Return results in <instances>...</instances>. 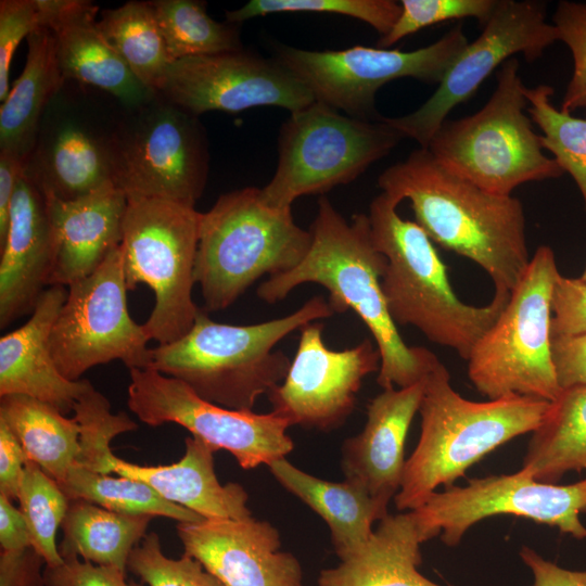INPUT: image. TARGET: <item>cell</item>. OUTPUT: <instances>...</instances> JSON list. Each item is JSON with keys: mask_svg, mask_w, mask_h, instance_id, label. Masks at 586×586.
I'll return each mask as SVG.
<instances>
[{"mask_svg": "<svg viewBox=\"0 0 586 586\" xmlns=\"http://www.w3.org/2000/svg\"><path fill=\"white\" fill-rule=\"evenodd\" d=\"M208 173L203 126L158 93L120 107L113 140V183L127 198L161 199L194 207Z\"/></svg>", "mask_w": 586, "mask_h": 586, "instance_id": "11", "label": "cell"}, {"mask_svg": "<svg viewBox=\"0 0 586 586\" xmlns=\"http://www.w3.org/2000/svg\"><path fill=\"white\" fill-rule=\"evenodd\" d=\"M41 25L55 42L65 80L92 87L123 106H137L157 93L145 87L107 41L98 25L99 7L85 0H36Z\"/></svg>", "mask_w": 586, "mask_h": 586, "instance_id": "21", "label": "cell"}, {"mask_svg": "<svg viewBox=\"0 0 586 586\" xmlns=\"http://www.w3.org/2000/svg\"><path fill=\"white\" fill-rule=\"evenodd\" d=\"M0 545L1 551H21L31 547L24 514L4 495H0Z\"/></svg>", "mask_w": 586, "mask_h": 586, "instance_id": "50", "label": "cell"}, {"mask_svg": "<svg viewBox=\"0 0 586 586\" xmlns=\"http://www.w3.org/2000/svg\"><path fill=\"white\" fill-rule=\"evenodd\" d=\"M410 512L423 542L441 535L449 547L458 545L475 523L499 514L532 520L586 539V526L579 518L586 513V479L566 485L545 483L522 468L512 474L475 477L466 486L446 487Z\"/></svg>", "mask_w": 586, "mask_h": 586, "instance_id": "15", "label": "cell"}, {"mask_svg": "<svg viewBox=\"0 0 586 586\" xmlns=\"http://www.w3.org/2000/svg\"><path fill=\"white\" fill-rule=\"evenodd\" d=\"M550 402L511 395L472 402L457 393L440 360L424 380L419 407L421 432L406 460L394 497L399 511L421 507L443 485L453 486L487 454L519 435L534 432Z\"/></svg>", "mask_w": 586, "mask_h": 586, "instance_id": "4", "label": "cell"}, {"mask_svg": "<svg viewBox=\"0 0 586 586\" xmlns=\"http://www.w3.org/2000/svg\"><path fill=\"white\" fill-rule=\"evenodd\" d=\"M73 412L80 425L81 447L75 466L94 472H98L103 458L112 451L111 441L119 434L138 428L127 413L112 412L109 399L92 384L77 399Z\"/></svg>", "mask_w": 586, "mask_h": 586, "instance_id": "39", "label": "cell"}, {"mask_svg": "<svg viewBox=\"0 0 586 586\" xmlns=\"http://www.w3.org/2000/svg\"><path fill=\"white\" fill-rule=\"evenodd\" d=\"M310 230L292 208L267 205L260 189L246 187L218 198L202 213L194 280L206 311L224 310L263 276L284 273L307 255Z\"/></svg>", "mask_w": 586, "mask_h": 586, "instance_id": "6", "label": "cell"}, {"mask_svg": "<svg viewBox=\"0 0 586 586\" xmlns=\"http://www.w3.org/2000/svg\"><path fill=\"white\" fill-rule=\"evenodd\" d=\"M54 258L49 286L91 275L123 241L127 196L114 183L75 200L46 195Z\"/></svg>", "mask_w": 586, "mask_h": 586, "instance_id": "24", "label": "cell"}, {"mask_svg": "<svg viewBox=\"0 0 586 586\" xmlns=\"http://www.w3.org/2000/svg\"><path fill=\"white\" fill-rule=\"evenodd\" d=\"M43 565V558L33 547L1 551L0 586H46Z\"/></svg>", "mask_w": 586, "mask_h": 586, "instance_id": "47", "label": "cell"}, {"mask_svg": "<svg viewBox=\"0 0 586 586\" xmlns=\"http://www.w3.org/2000/svg\"><path fill=\"white\" fill-rule=\"evenodd\" d=\"M0 252V327L3 329L34 311L49 288L54 258L46 195L24 169L16 183Z\"/></svg>", "mask_w": 586, "mask_h": 586, "instance_id": "23", "label": "cell"}, {"mask_svg": "<svg viewBox=\"0 0 586 586\" xmlns=\"http://www.w3.org/2000/svg\"><path fill=\"white\" fill-rule=\"evenodd\" d=\"M129 373L128 407L150 426L179 424L216 450L229 451L244 470L269 466L294 449L286 434L289 421L272 411L255 413L216 405L152 368Z\"/></svg>", "mask_w": 586, "mask_h": 586, "instance_id": "16", "label": "cell"}, {"mask_svg": "<svg viewBox=\"0 0 586 586\" xmlns=\"http://www.w3.org/2000/svg\"><path fill=\"white\" fill-rule=\"evenodd\" d=\"M424 380L407 387L385 388L373 397L362 431L342 445L345 481L365 489L386 512L400 488L405 442L419 411Z\"/></svg>", "mask_w": 586, "mask_h": 586, "instance_id": "22", "label": "cell"}, {"mask_svg": "<svg viewBox=\"0 0 586 586\" xmlns=\"http://www.w3.org/2000/svg\"><path fill=\"white\" fill-rule=\"evenodd\" d=\"M27 460L17 438L4 422L0 421V495L11 500L18 498Z\"/></svg>", "mask_w": 586, "mask_h": 586, "instance_id": "48", "label": "cell"}, {"mask_svg": "<svg viewBox=\"0 0 586 586\" xmlns=\"http://www.w3.org/2000/svg\"><path fill=\"white\" fill-rule=\"evenodd\" d=\"M496 78L486 104L472 115L447 118L426 149L454 175L489 193L510 196L523 183L564 173L544 153L540 135L526 114V87L518 59L507 60Z\"/></svg>", "mask_w": 586, "mask_h": 586, "instance_id": "7", "label": "cell"}, {"mask_svg": "<svg viewBox=\"0 0 586 586\" xmlns=\"http://www.w3.org/2000/svg\"><path fill=\"white\" fill-rule=\"evenodd\" d=\"M400 11V3L394 0H251L237 10L227 11L226 18L239 25L273 13H332L362 21L384 36Z\"/></svg>", "mask_w": 586, "mask_h": 586, "instance_id": "38", "label": "cell"}, {"mask_svg": "<svg viewBox=\"0 0 586 586\" xmlns=\"http://www.w3.org/2000/svg\"><path fill=\"white\" fill-rule=\"evenodd\" d=\"M268 467L282 487L328 524L340 561L357 552L371 537L373 523L388 514L365 489L348 481L321 480L285 458L275 460Z\"/></svg>", "mask_w": 586, "mask_h": 586, "instance_id": "28", "label": "cell"}, {"mask_svg": "<svg viewBox=\"0 0 586 586\" xmlns=\"http://www.w3.org/2000/svg\"><path fill=\"white\" fill-rule=\"evenodd\" d=\"M545 483L586 470V386L562 390L533 432L523 466Z\"/></svg>", "mask_w": 586, "mask_h": 586, "instance_id": "32", "label": "cell"}, {"mask_svg": "<svg viewBox=\"0 0 586 586\" xmlns=\"http://www.w3.org/2000/svg\"><path fill=\"white\" fill-rule=\"evenodd\" d=\"M0 421L17 438L28 460L56 483L77 462L81 451L80 425L52 405L26 395H3Z\"/></svg>", "mask_w": 586, "mask_h": 586, "instance_id": "30", "label": "cell"}, {"mask_svg": "<svg viewBox=\"0 0 586 586\" xmlns=\"http://www.w3.org/2000/svg\"><path fill=\"white\" fill-rule=\"evenodd\" d=\"M176 528L183 553L225 586H304L300 561L280 550V534L268 521L203 519Z\"/></svg>", "mask_w": 586, "mask_h": 586, "instance_id": "20", "label": "cell"}, {"mask_svg": "<svg viewBox=\"0 0 586 586\" xmlns=\"http://www.w3.org/2000/svg\"><path fill=\"white\" fill-rule=\"evenodd\" d=\"M551 360L561 390L586 386V332L551 336Z\"/></svg>", "mask_w": 586, "mask_h": 586, "instance_id": "46", "label": "cell"}, {"mask_svg": "<svg viewBox=\"0 0 586 586\" xmlns=\"http://www.w3.org/2000/svg\"><path fill=\"white\" fill-rule=\"evenodd\" d=\"M520 558L532 571L534 582L531 586H586V570L561 568L526 546L521 548Z\"/></svg>", "mask_w": 586, "mask_h": 586, "instance_id": "49", "label": "cell"}, {"mask_svg": "<svg viewBox=\"0 0 586 586\" xmlns=\"http://www.w3.org/2000/svg\"><path fill=\"white\" fill-rule=\"evenodd\" d=\"M552 94L553 89L548 85L526 88V111L542 130L543 148L575 181L586 212V118L556 107L551 103Z\"/></svg>", "mask_w": 586, "mask_h": 586, "instance_id": "36", "label": "cell"}, {"mask_svg": "<svg viewBox=\"0 0 586 586\" xmlns=\"http://www.w3.org/2000/svg\"><path fill=\"white\" fill-rule=\"evenodd\" d=\"M552 24L573 60L572 76L559 107L572 114L578 109L586 110V3L560 1Z\"/></svg>", "mask_w": 586, "mask_h": 586, "instance_id": "42", "label": "cell"}, {"mask_svg": "<svg viewBox=\"0 0 586 586\" xmlns=\"http://www.w3.org/2000/svg\"><path fill=\"white\" fill-rule=\"evenodd\" d=\"M402 139L382 117L354 118L315 100L283 123L277 169L260 189L262 199L271 207L292 208L301 196L355 180Z\"/></svg>", "mask_w": 586, "mask_h": 586, "instance_id": "10", "label": "cell"}, {"mask_svg": "<svg viewBox=\"0 0 586 586\" xmlns=\"http://www.w3.org/2000/svg\"><path fill=\"white\" fill-rule=\"evenodd\" d=\"M422 543L410 511L387 514L357 552L320 571L318 586H442L418 571Z\"/></svg>", "mask_w": 586, "mask_h": 586, "instance_id": "27", "label": "cell"}, {"mask_svg": "<svg viewBox=\"0 0 586 586\" xmlns=\"http://www.w3.org/2000/svg\"><path fill=\"white\" fill-rule=\"evenodd\" d=\"M46 586H144L129 582L126 571L111 565H98L73 556L55 566L44 565Z\"/></svg>", "mask_w": 586, "mask_h": 586, "instance_id": "45", "label": "cell"}, {"mask_svg": "<svg viewBox=\"0 0 586 586\" xmlns=\"http://www.w3.org/2000/svg\"><path fill=\"white\" fill-rule=\"evenodd\" d=\"M17 500L28 525L31 547L43 558L46 565L61 564L63 558L56 534L69 506L67 496L55 480L37 463L27 460Z\"/></svg>", "mask_w": 586, "mask_h": 586, "instance_id": "37", "label": "cell"}, {"mask_svg": "<svg viewBox=\"0 0 586 586\" xmlns=\"http://www.w3.org/2000/svg\"><path fill=\"white\" fill-rule=\"evenodd\" d=\"M171 62L243 49L239 25L213 20L198 0L149 1Z\"/></svg>", "mask_w": 586, "mask_h": 586, "instance_id": "34", "label": "cell"}, {"mask_svg": "<svg viewBox=\"0 0 586 586\" xmlns=\"http://www.w3.org/2000/svg\"><path fill=\"white\" fill-rule=\"evenodd\" d=\"M202 213L181 203L127 198L122 250L128 291L139 283L155 304L142 324L149 340L173 343L193 327L200 308L192 298Z\"/></svg>", "mask_w": 586, "mask_h": 586, "instance_id": "9", "label": "cell"}, {"mask_svg": "<svg viewBox=\"0 0 586 586\" xmlns=\"http://www.w3.org/2000/svg\"><path fill=\"white\" fill-rule=\"evenodd\" d=\"M556 255L540 245L504 310L474 345L468 375L488 399L519 395L556 400L560 388L551 360V294Z\"/></svg>", "mask_w": 586, "mask_h": 586, "instance_id": "8", "label": "cell"}, {"mask_svg": "<svg viewBox=\"0 0 586 586\" xmlns=\"http://www.w3.org/2000/svg\"><path fill=\"white\" fill-rule=\"evenodd\" d=\"M66 297L65 286L47 288L30 318L0 339V396H30L65 415L91 384L64 378L51 354V331Z\"/></svg>", "mask_w": 586, "mask_h": 586, "instance_id": "25", "label": "cell"}, {"mask_svg": "<svg viewBox=\"0 0 586 586\" xmlns=\"http://www.w3.org/2000/svg\"><path fill=\"white\" fill-rule=\"evenodd\" d=\"M184 455L166 466H140L116 457L113 451L102 460L98 473L144 482L166 500L182 506L204 519H245L251 511L249 495L237 483L221 484L215 472L209 444L195 436L184 440Z\"/></svg>", "mask_w": 586, "mask_h": 586, "instance_id": "26", "label": "cell"}, {"mask_svg": "<svg viewBox=\"0 0 586 586\" xmlns=\"http://www.w3.org/2000/svg\"><path fill=\"white\" fill-rule=\"evenodd\" d=\"M398 205L381 192L367 214L374 245L387 260L381 284L388 313L396 326H412L467 360L511 293L495 291L483 306L462 302L431 239L416 221L399 216Z\"/></svg>", "mask_w": 586, "mask_h": 586, "instance_id": "5", "label": "cell"}, {"mask_svg": "<svg viewBox=\"0 0 586 586\" xmlns=\"http://www.w3.org/2000/svg\"><path fill=\"white\" fill-rule=\"evenodd\" d=\"M586 332V284L558 273L551 294V336Z\"/></svg>", "mask_w": 586, "mask_h": 586, "instance_id": "44", "label": "cell"}, {"mask_svg": "<svg viewBox=\"0 0 586 586\" xmlns=\"http://www.w3.org/2000/svg\"><path fill=\"white\" fill-rule=\"evenodd\" d=\"M158 94L194 116L257 106L292 113L315 101L308 88L276 58L244 49L173 62Z\"/></svg>", "mask_w": 586, "mask_h": 586, "instance_id": "18", "label": "cell"}, {"mask_svg": "<svg viewBox=\"0 0 586 586\" xmlns=\"http://www.w3.org/2000/svg\"><path fill=\"white\" fill-rule=\"evenodd\" d=\"M578 279L586 284V267H585L584 271L582 272L581 277H578Z\"/></svg>", "mask_w": 586, "mask_h": 586, "instance_id": "52", "label": "cell"}, {"mask_svg": "<svg viewBox=\"0 0 586 586\" xmlns=\"http://www.w3.org/2000/svg\"><path fill=\"white\" fill-rule=\"evenodd\" d=\"M400 14L391 30L381 36L378 47L390 49L403 38L442 22L475 18L485 25L499 0H402Z\"/></svg>", "mask_w": 586, "mask_h": 586, "instance_id": "41", "label": "cell"}, {"mask_svg": "<svg viewBox=\"0 0 586 586\" xmlns=\"http://www.w3.org/2000/svg\"><path fill=\"white\" fill-rule=\"evenodd\" d=\"M127 570L146 586H225L189 555L179 559L166 557L155 532L148 533L133 548Z\"/></svg>", "mask_w": 586, "mask_h": 586, "instance_id": "40", "label": "cell"}, {"mask_svg": "<svg viewBox=\"0 0 586 586\" xmlns=\"http://www.w3.org/2000/svg\"><path fill=\"white\" fill-rule=\"evenodd\" d=\"M58 485L69 500H87L116 512L165 517L178 523L204 519L166 500L144 482L125 476L114 477L75 464Z\"/></svg>", "mask_w": 586, "mask_h": 586, "instance_id": "35", "label": "cell"}, {"mask_svg": "<svg viewBox=\"0 0 586 586\" xmlns=\"http://www.w3.org/2000/svg\"><path fill=\"white\" fill-rule=\"evenodd\" d=\"M309 230L313 241L305 258L295 268L269 277L256 295L275 304L298 285L323 286L335 314L353 310L371 333L381 357L377 383L383 390L424 380L438 358L425 347L408 346L388 313L381 284L387 260L374 245L368 215L355 214L347 221L321 196Z\"/></svg>", "mask_w": 586, "mask_h": 586, "instance_id": "1", "label": "cell"}, {"mask_svg": "<svg viewBox=\"0 0 586 586\" xmlns=\"http://www.w3.org/2000/svg\"><path fill=\"white\" fill-rule=\"evenodd\" d=\"M469 43L457 24L435 42L413 51L354 46L311 51L277 48L276 59L320 101L354 118L379 120L375 93L398 78L440 84Z\"/></svg>", "mask_w": 586, "mask_h": 586, "instance_id": "12", "label": "cell"}, {"mask_svg": "<svg viewBox=\"0 0 586 586\" xmlns=\"http://www.w3.org/2000/svg\"><path fill=\"white\" fill-rule=\"evenodd\" d=\"M67 288L50 335L51 354L64 378L81 380L90 368L113 360L129 370L150 367V340L128 310L122 245L91 275Z\"/></svg>", "mask_w": 586, "mask_h": 586, "instance_id": "14", "label": "cell"}, {"mask_svg": "<svg viewBox=\"0 0 586 586\" xmlns=\"http://www.w3.org/2000/svg\"><path fill=\"white\" fill-rule=\"evenodd\" d=\"M98 25L133 75L158 93L173 62L150 2L103 10Z\"/></svg>", "mask_w": 586, "mask_h": 586, "instance_id": "33", "label": "cell"}, {"mask_svg": "<svg viewBox=\"0 0 586 586\" xmlns=\"http://www.w3.org/2000/svg\"><path fill=\"white\" fill-rule=\"evenodd\" d=\"M25 161L13 152L0 150V245L7 235L11 204Z\"/></svg>", "mask_w": 586, "mask_h": 586, "instance_id": "51", "label": "cell"}, {"mask_svg": "<svg viewBox=\"0 0 586 586\" xmlns=\"http://www.w3.org/2000/svg\"><path fill=\"white\" fill-rule=\"evenodd\" d=\"M27 58L0 107V150L27 158L34 149L41 117L65 84L54 37L39 27L27 37Z\"/></svg>", "mask_w": 586, "mask_h": 586, "instance_id": "29", "label": "cell"}, {"mask_svg": "<svg viewBox=\"0 0 586 586\" xmlns=\"http://www.w3.org/2000/svg\"><path fill=\"white\" fill-rule=\"evenodd\" d=\"M556 41L559 33L546 18L545 2L499 0L480 36L466 46L435 92L416 111L399 117L382 116V120L403 139L426 149L448 114L468 101L494 69L519 53L533 62Z\"/></svg>", "mask_w": 586, "mask_h": 586, "instance_id": "17", "label": "cell"}, {"mask_svg": "<svg viewBox=\"0 0 586 586\" xmlns=\"http://www.w3.org/2000/svg\"><path fill=\"white\" fill-rule=\"evenodd\" d=\"M152 518L112 511L82 499L69 500L61 526L60 555L127 572L129 556L146 535Z\"/></svg>", "mask_w": 586, "mask_h": 586, "instance_id": "31", "label": "cell"}, {"mask_svg": "<svg viewBox=\"0 0 586 586\" xmlns=\"http://www.w3.org/2000/svg\"><path fill=\"white\" fill-rule=\"evenodd\" d=\"M378 186L399 203L409 200L431 241L480 266L495 291L511 293L517 286L531 260L517 198L489 193L454 175L423 148L387 167Z\"/></svg>", "mask_w": 586, "mask_h": 586, "instance_id": "2", "label": "cell"}, {"mask_svg": "<svg viewBox=\"0 0 586 586\" xmlns=\"http://www.w3.org/2000/svg\"><path fill=\"white\" fill-rule=\"evenodd\" d=\"M42 27L36 0L0 1V101L5 100L12 58L20 42Z\"/></svg>", "mask_w": 586, "mask_h": 586, "instance_id": "43", "label": "cell"}, {"mask_svg": "<svg viewBox=\"0 0 586 586\" xmlns=\"http://www.w3.org/2000/svg\"><path fill=\"white\" fill-rule=\"evenodd\" d=\"M66 80L48 104L24 173L44 193L75 200L113 183V140L122 104ZM116 101V100H115Z\"/></svg>", "mask_w": 586, "mask_h": 586, "instance_id": "13", "label": "cell"}, {"mask_svg": "<svg viewBox=\"0 0 586 586\" xmlns=\"http://www.w3.org/2000/svg\"><path fill=\"white\" fill-rule=\"evenodd\" d=\"M323 323L300 329V339L284 380L267 395L272 412L290 425L330 432L355 409L364 379L379 371L381 357L369 339L333 351L322 339Z\"/></svg>", "mask_w": 586, "mask_h": 586, "instance_id": "19", "label": "cell"}, {"mask_svg": "<svg viewBox=\"0 0 586 586\" xmlns=\"http://www.w3.org/2000/svg\"><path fill=\"white\" fill-rule=\"evenodd\" d=\"M334 314L321 295L284 317L245 326L216 322L200 308L186 335L151 349L149 368L183 382L207 402L252 411L289 371L291 360L276 345L306 323Z\"/></svg>", "mask_w": 586, "mask_h": 586, "instance_id": "3", "label": "cell"}]
</instances>
